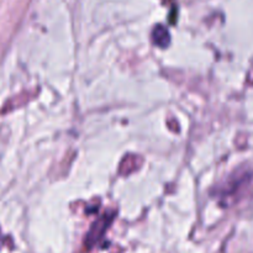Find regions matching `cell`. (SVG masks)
<instances>
[{"instance_id": "obj_1", "label": "cell", "mask_w": 253, "mask_h": 253, "mask_svg": "<svg viewBox=\"0 0 253 253\" xmlns=\"http://www.w3.org/2000/svg\"><path fill=\"white\" fill-rule=\"evenodd\" d=\"M153 36H155V41L157 42L161 46H166L168 43V40H169V35H168L167 30L163 29L162 26H158L157 29L153 32Z\"/></svg>"}]
</instances>
